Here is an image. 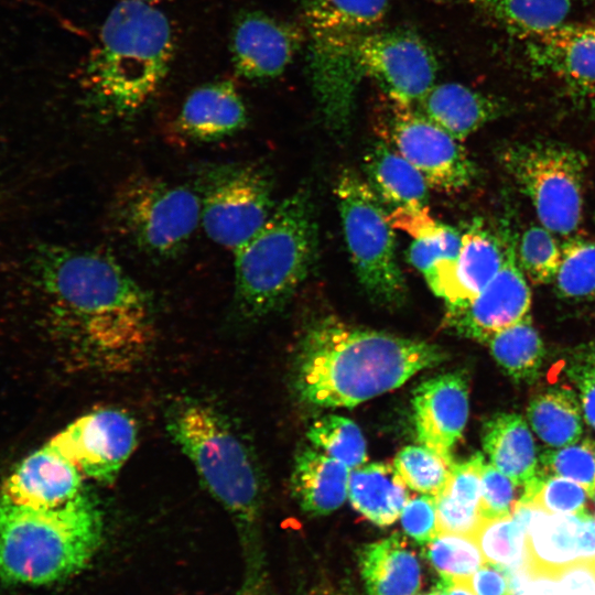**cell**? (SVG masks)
I'll return each mask as SVG.
<instances>
[{
  "instance_id": "cell-46",
  "label": "cell",
  "mask_w": 595,
  "mask_h": 595,
  "mask_svg": "<svg viewBox=\"0 0 595 595\" xmlns=\"http://www.w3.org/2000/svg\"><path fill=\"white\" fill-rule=\"evenodd\" d=\"M464 580L476 595H508L507 575L490 563L486 562Z\"/></svg>"
},
{
  "instance_id": "cell-50",
  "label": "cell",
  "mask_w": 595,
  "mask_h": 595,
  "mask_svg": "<svg viewBox=\"0 0 595 595\" xmlns=\"http://www.w3.org/2000/svg\"><path fill=\"white\" fill-rule=\"evenodd\" d=\"M421 595H447L446 580L442 578L431 592Z\"/></svg>"
},
{
  "instance_id": "cell-7",
  "label": "cell",
  "mask_w": 595,
  "mask_h": 595,
  "mask_svg": "<svg viewBox=\"0 0 595 595\" xmlns=\"http://www.w3.org/2000/svg\"><path fill=\"white\" fill-rule=\"evenodd\" d=\"M391 0H302L304 42L313 95L327 129L342 137L350 127L364 79L359 53L379 29Z\"/></svg>"
},
{
  "instance_id": "cell-27",
  "label": "cell",
  "mask_w": 595,
  "mask_h": 595,
  "mask_svg": "<svg viewBox=\"0 0 595 595\" xmlns=\"http://www.w3.org/2000/svg\"><path fill=\"white\" fill-rule=\"evenodd\" d=\"M581 513H549L537 508L529 523L526 540V566L530 573L556 575L580 560Z\"/></svg>"
},
{
  "instance_id": "cell-47",
  "label": "cell",
  "mask_w": 595,
  "mask_h": 595,
  "mask_svg": "<svg viewBox=\"0 0 595 595\" xmlns=\"http://www.w3.org/2000/svg\"><path fill=\"white\" fill-rule=\"evenodd\" d=\"M578 555L580 560L595 559V518L586 511L581 513Z\"/></svg>"
},
{
  "instance_id": "cell-19",
  "label": "cell",
  "mask_w": 595,
  "mask_h": 595,
  "mask_svg": "<svg viewBox=\"0 0 595 595\" xmlns=\"http://www.w3.org/2000/svg\"><path fill=\"white\" fill-rule=\"evenodd\" d=\"M247 122V107L229 80H214L195 88L177 118L181 132L197 142L226 139L241 131Z\"/></svg>"
},
{
  "instance_id": "cell-52",
  "label": "cell",
  "mask_w": 595,
  "mask_h": 595,
  "mask_svg": "<svg viewBox=\"0 0 595 595\" xmlns=\"http://www.w3.org/2000/svg\"><path fill=\"white\" fill-rule=\"evenodd\" d=\"M142 1H147V2H150V1H152V0H142Z\"/></svg>"
},
{
  "instance_id": "cell-9",
  "label": "cell",
  "mask_w": 595,
  "mask_h": 595,
  "mask_svg": "<svg viewBox=\"0 0 595 595\" xmlns=\"http://www.w3.org/2000/svg\"><path fill=\"white\" fill-rule=\"evenodd\" d=\"M345 241L359 283L376 302L402 304L408 286L397 258V246L383 205L368 182L345 169L335 184Z\"/></svg>"
},
{
  "instance_id": "cell-15",
  "label": "cell",
  "mask_w": 595,
  "mask_h": 595,
  "mask_svg": "<svg viewBox=\"0 0 595 595\" xmlns=\"http://www.w3.org/2000/svg\"><path fill=\"white\" fill-rule=\"evenodd\" d=\"M530 306L531 291L508 231L505 260L496 277L469 302L446 306L444 323L464 337L487 343L496 333L528 316Z\"/></svg>"
},
{
  "instance_id": "cell-21",
  "label": "cell",
  "mask_w": 595,
  "mask_h": 595,
  "mask_svg": "<svg viewBox=\"0 0 595 595\" xmlns=\"http://www.w3.org/2000/svg\"><path fill=\"white\" fill-rule=\"evenodd\" d=\"M419 111L458 141L506 113L505 100L458 83L434 85Z\"/></svg>"
},
{
  "instance_id": "cell-24",
  "label": "cell",
  "mask_w": 595,
  "mask_h": 595,
  "mask_svg": "<svg viewBox=\"0 0 595 595\" xmlns=\"http://www.w3.org/2000/svg\"><path fill=\"white\" fill-rule=\"evenodd\" d=\"M368 184L380 202L392 209L428 208L429 188L424 176L386 142H376L364 155Z\"/></svg>"
},
{
  "instance_id": "cell-20",
  "label": "cell",
  "mask_w": 595,
  "mask_h": 595,
  "mask_svg": "<svg viewBox=\"0 0 595 595\" xmlns=\"http://www.w3.org/2000/svg\"><path fill=\"white\" fill-rule=\"evenodd\" d=\"M533 57L573 87L595 96V21L524 36Z\"/></svg>"
},
{
  "instance_id": "cell-10",
  "label": "cell",
  "mask_w": 595,
  "mask_h": 595,
  "mask_svg": "<svg viewBox=\"0 0 595 595\" xmlns=\"http://www.w3.org/2000/svg\"><path fill=\"white\" fill-rule=\"evenodd\" d=\"M498 160L519 190L530 199L543 227L569 236L582 221L586 155L556 141L506 144Z\"/></svg>"
},
{
  "instance_id": "cell-22",
  "label": "cell",
  "mask_w": 595,
  "mask_h": 595,
  "mask_svg": "<svg viewBox=\"0 0 595 595\" xmlns=\"http://www.w3.org/2000/svg\"><path fill=\"white\" fill-rule=\"evenodd\" d=\"M507 232H494L480 218L470 223L462 234L453 293L446 306L469 302L496 277L505 260Z\"/></svg>"
},
{
  "instance_id": "cell-44",
  "label": "cell",
  "mask_w": 595,
  "mask_h": 595,
  "mask_svg": "<svg viewBox=\"0 0 595 595\" xmlns=\"http://www.w3.org/2000/svg\"><path fill=\"white\" fill-rule=\"evenodd\" d=\"M400 517L404 532L420 544H426L439 532L434 496L409 498Z\"/></svg>"
},
{
  "instance_id": "cell-53",
  "label": "cell",
  "mask_w": 595,
  "mask_h": 595,
  "mask_svg": "<svg viewBox=\"0 0 595 595\" xmlns=\"http://www.w3.org/2000/svg\"><path fill=\"white\" fill-rule=\"evenodd\" d=\"M593 498H594V501H595V495H594V497H593Z\"/></svg>"
},
{
  "instance_id": "cell-30",
  "label": "cell",
  "mask_w": 595,
  "mask_h": 595,
  "mask_svg": "<svg viewBox=\"0 0 595 595\" xmlns=\"http://www.w3.org/2000/svg\"><path fill=\"white\" fill-rule=\"evenodd\" d=\"M581 405L570 389H550L536 396L528 407V419L547 444L563 447L580 440L583 426Z\"/></svg>"
},
{
  "instance_id": "cell-4",
  "label": "cell",
  "mask_w": 595,
  "mask_h": 595,
  "mask_svg": "<svg viewBox=\"0 0 595 595\" xmlns=\"http://www.w3.org/2000/svg\"><path fill=\"white\" fill-rule=\"evenodd\" d=\"M174 48L162 11L147 1L121 0L106 17L84 67L87 106L106 121L136 115L165 79Z\"/></svg>"
},
{
  "instance_id": "cell-36",
  "label": "cell",
  "mask_w": 595,
  "mask_h": 595,
  "mask_svg": "<svg viewBox=\"0 0 595 595\" xmlns=\"http://www.w3.org/2000/svg\"><path fill=\"white\" fill-rule=\"evenodd\" d=\"M453 459L425 447L410 445L396 456L393 466L407 487L431 496H437L447 484Z\"/></svg>"
},
{
  "instance_id": "cell-41",
  "label": "cell",
  "mask_w": 595,
  "mask_h": 595,
  "mask_svg": "<svg viewBox=\"0 0 595 595\" xmlns=\"http://www.w3.org/2000/svg\"><path fill=\"white\" fill-rule=\"evenodd\" d=\"M461 246L462 234L456 228L437 221L431 230L414 238L407 258L424 275L442 261L456 260Z\"/></svg>"
},
{
  "instance_id": "cell-43",
  "label": "cell",
  "mask_w": 595,
  "mask_h": 595,
  "mask_svg": "<svg viewBox=\"0 0 595 595\" xmlns=\"http://www.w3.org/2000/svg\"><path fill=\"white\" fill-rule=\"evenodd\" d=\"M567 372L578 389L584 419L595 429V346L577 348L570 359Z\"/></svg>"
},
{
  "instance_id": "cell-26",
  "label": "cell",
  "mask_w": 595,
  "mask_h": 595,
  "mask_svg": "<svg viewBox=\"0 0 595 595\" xmlns=\"http://www.w3.org/2000/svg\"><path fill=\"white\" fill-rule=\"evenodd\" d=\"M483 447L490 464L519 487H526L539 473L533 437L519 414L490 418L483 428Z\"/></svg>"
},
{
  "instance_id": "cell-35",
  "label": "cell",
  "mask_w": 595,
  "mask_h": 595,
  "mask_svg": "<svg viewBox=\"0 0 595 595\" xmlns=\"http://www.w3.org/2000/svg\"><path fill=\"white\" fill-rule=\"evenodd\" d=\"M307 437L315 447L323 450V453L349 469L361 466L367 459L361 431L349 419L338 415L321 416L310 425Z\"/></svg>"
},
{
  "instance_id": "cell-42",
  "label": "cell",
  "mask_w": 595,
  "mask_h": 595,
  "mask_svg": "<svg viewBox=\"0 0 595 595\" xmlns=\"http://www.w3.org/2000/svg\"><path fill=\"white\" fill-rule=\"evenodd\" d=\"M519 486L493 464H484L480 480V513L483 519L510 516L520 497Z\"/></svg>"
},
{
  "instance_id": "cell-51",
  "label": "cell",
  "mask_w": 595,
  "mask_h": 595,
  "mask_svg": "<svg viewBox=\"0 0 595 595\" xmlns=\"http://www.w3.org/2000/svg\"><path fill=\"white\" fill-rule=\"evenodd\" d=\"M307 595H342V594H338V593H335L333 591H313L311 593H309Z\"/></svg>"
},
{
  "instance_id": "cell-28",
  "label": "cell",
  "mask_w": 595,
  "mask_h": 595,
  "mask_svg": "<svg viewBox=\"0 0 595 595\" xmlns=\"http://www.w3.org/2000/svg\"><path fill=\"white\" fill-rule=\"evenodd\" d=\"M348 496L353 507L377 526L393 523L409 499L407 486L389 463L354 468L349 475Z\"/></svg>"
},
{
  "instance_id": "cell-2",
  "label": "cell",
  "mask_w": 595,
  "mask_h": 595,
  "mask_svg": "<svg viewBox=\"0 0 595 595\" xmlns=\"http://www.w3.org/2000/svg\"><path fill=\"white\" fill-rule=\"evenodd\" d=\"M445 351L425 340L318 320L304 335L295 388L306 403L351 408L393 390L424 368L441 364Z\"/></svg>"
},
{
  "instance_id": "cell-14",
  "label": "cell",
  "mask_w": 595,
  "mask_h": 595,
  "mask_svg": "<svg viewBox=\"0 0 595 595\" xmlns=\"http://www.w3.org/2000/svg\"><path fill=\"white\" fill-rule=\"evenodd\" d=\"M138 440L136 421L116 408L94 410L67 425L48 444L79 472L102 484L112 483Z\"/></svg>"
},
{
  "instance_id": "cell-34",
  "label": "cell",
  "mask_w": 595,
  "mask_h": 595,
  "mask_svg": "<svg viewBox=\"0 0 595 595\" xmlns=\"http://www.w3.org/2000/svg\"><path fill=\"white\" fill-rule=\"evenodd\" d=\"M553 283L564 299H595V242L578 237L566 239Z\"/></svg>"
},
{
  "instance_id": "cell-37",
  "label": "cell",
  "mask_w": 595,
  "mask_h": 595,
  "mask_svg": "<svg viewBox=\"0 0 595 595\" xmlns=\"http://www.w3.org/2000/svg\"><path fill=\"white\" fill-rule=\"evenodd\" d=\"M424 555L442 578H466L486 563L473 536L437 532L424 544Z\"/></svg>"
},
{
  "instance_id": "cell-39",
  "label": "cell",
  "mask_w": 595,
  "mask_h": 595,
  "mask_svg": "<svg viewBox=\"0 0 595 595\" xmlns=\"http://www.w3.org/2000/svg\"><path fill=\"white\" fill-rule=\"evenodd\" d=\"M587 496V491L580 484L539 470L534 479L522 488L518 501L549 513L575 515L585 511Z\"/></svg>"
},
{
  "instance_id": "cell-5",
  "label": "cell",
  "mask_w": 595,
  "mask_h": 595,
  "mask_svg": "<svg viewBox=\"0 0 595 595\" xmlns=\"http://www.w3.org/2000/svg\"><path fill=\"white\" fill-rule=\"evenodd\" d=\"M101 532L100 510L91 494L57 509L0 498V578L30 586L64 581L90 562Z\"/></svg>"
},
{
  "instance_id": "cell-6",
  "label": "cell",
  "mask_w": 595,
  "mask_h": 595,
  "mask_svg": "<svg viewBox=\"0 0 595 595\" xmlns=\"http://www.w3.org/2000/svg\"><path fill=\"white\" fill-rule=\"evenodd\" d=\"M318 249L309 188L285 197L234 253V303L249 320L281 309L310 274Z\"/></svg>"
},
{
  "instance_id": "cell-18",
  "label": "cell",
  "mask_w": 595,
  "mask_h": 595,
  "mask_svg": "<svg viewBox=\"0 0 595 595\" xmlns=\"http://www.w3.org/2000/svg\"><path fill=\"white\" fill-rule=\"evenodd\" d=\"M413 419L419 442L452 458L468 418V378L463 371L435 376L413 392Z\"/></svg>"
},
{
  "instance_id": "cell-31",
  "label": "cell",
  "mask_w": 595,
  "mask_h": 595,
  "mask_svg": "<svg viewBox=\"0 0 595 595\" xmlns=\"http://www.w3.org/2000/svg\"><path fill=\"white\" fill-rule=\"evenodd\" d=\"M475 1L497 21L523 37L563 25L573 6V0Z\"/></svg>"
},
{
  "instance_id": "cell-45",
  "label": "cell",
  "mask_w": 595,
  "mask_h": 595,
  "mask_svg": "<svg viewBox=\"0 0 595 595\" xmlns=\"http://www.w3.org/2000/svg\"><path fill=\"white\" fill-rule=\"evenodd\" d=\"M561 595H595V559L578 560L556 574Z\"/></svg>"
},
{
  "instance_id": "cell-38",
  "label": "cell",
  "mask_w": 595,
  "mask_h": 595,
  "mask_svg": "<svg viewBox=\"0 0 595 595\" xmlns=\"http://www.w3.org/2000/svg\"><path fill=\"white\" fill-rule=\"evenodd\" d=\"M517 247L518 264L532 283L554 282L561 262V246L553 232L542 225H532L522 232Z\"/></svg>"
},
{
  "instance_id": "cell-48",
  "label": "cell",
  "mask_w": 595,
  "mask_h": 595,
  "mask_svg": "<svg viewBox=\"0 0 595 595\" xmlns=\"http://www.w3.org/2000/svg\"><path fill=\"white\" fill-rule=\"evenodd\" d=\"M524 595H561L556 575L530 573Z\"/></svg>"
},
{
  "instance_id": "cell-40",
  "label": "cell",
  "mask_w": 595,
  "mask_h": 595,
  "mask_svg": "<svg viewBox=\"0 0 595 595\" xmlns=\"http://www.w3.org/2000/svg\"><path fill=\"white\" fill-rule=\"evenodd\" d=\"M545 475L561 476L580 484L589 497L595 495V444L591 440L573 443L541 455Z\"/></svg>"
},
{
  "instance_id": "cell-11",
  "label": "cell",
  "mask_w": 595,
  "mask_h": 595,
  "mask_svg": "<svg viewBox=\"0 0 595 595\" xmlns=\"http://www.w3.org/2000/svg\"><path fill=\"white\" fill-rule=\"evenodd\" d=\"M195 190L201 227L210 240L232 252L264 225L275 207L271 176L255 163L208 166Z\"/></svg>"
},
{
  "instance_id": "cell-3",
  "label": "cell",
  "mask_w": 595,
  "mask_h": 595,
  "mask_svg": "<svg viewBox=\"0 0 595 595\" xmlns=\"http://www.w3.org/2000/svg\"><path fill=\"white\" fill-rule=\"evenodd\" d=\"M165 426L234 521L245 560L240 595H262L259 540L263 491L249 445L220 411L193 398L178 399L169 407Z\"/></svg>"
},
{
  "instance_id": "cell-13",
  "label": "cell",
  "mask_w": 595,
  "mask_h": 595,
  "mask_svg": "<svg viewBox=\"0 0 595 595\" xmlns=\"http://www.w3.org/2000/svg\"><path fill=\"white\" fill-rule=\"evenodd\" d=\"M365 77L374 79L397 104L416 105L435 85L437 61L430 45L405 29L376 30L359 53Z\"/></svg>"
},
{
  "instance_id": "cell-1",
  "label": "cell",
  "mask_w": 595,
  "mask_h": 595,
  "mask_svg": "<svg viewBox=\"0 0 595 595\" xmlns=\"http://www.w3.org/2000/svg\"><path fill=\"white\" fill-rule=\"evenodd\" d=\"M31 270L86 366L122 374L143 361L155 336L153 303L115 257L46 244L35 249Z\"/></svg>"
},
{
  "instance_id": "cell-17",
  "label": "cell",
  "mask_w": 595,
  "mask_h": 595,
  "mask_svg": "<svg viewBox=\"0 0 595 595\" xmlns=\"http://www.w3.org/2000/svg\"><path fill=\"white\" fill-rule=\"evenodd\" d=\"M88 495L79 469L47 443L15 467L0 498L36 509H57Z\"/></svg>"
},
{
  "instance_id": "cell-16",
  "label": "cell",
  "mask_w": 595,
  "mask_h": 595,
  "mask_svg": "<svg viewBox=\"0 0 595 595\" xmlns=\"http://www.w3.org/2000/svg\"><path fill=\"white\" fill-rule=\"evenodd\" d=\"M304 30L260 11H247L235 21L230 55L236 73L249 80L280 76L304 43Z\"/></svg>"
},
{
  "instance_id": "cell-49",
  "label": "cell",
  "mask_w": 595,
  "mask_h": 595,
  "mask_svg": "<svg viewBox=\"0 0 595 595\" xmlns=\"http://www.w3.org/2000/svg\"><path fill=\"white\" fill-rule=\"evenodd\" d=\"M445 580L447 595H476L464 578Z\"/></svg>"
},
{
  "instance_id": "cell-12",
  "label": "cell",
  "mask_w": 595,
  "mask_h": 595,
  "mask_svg": "<svg viewBox=\"0 0 595 595\" xmlns=\"http://www.w3.org/2000/svg\"><path fill=\"white\" fill-rule=\"evenodd\" d=\"M382 137L426 180L445 193L461 192L478 175L462 142L410 106L390 100L381 123Z\"/></svg>"
},
{
  "instance_id": "cell-33",
  "label": "cell",
  "mask_w": 595,
  "mask_h": 595,
  "mask_svg": "<svg viewBox=\"0 0 595 595\" xmlns=\"http://www.w3.org/2000/svg\"><path fill=\"white\" fill-rule=\"evenodd\" d=\"M473 537L487 563L502 569L527 565V529L511 515L483 519Z\"/></svg>"
},
{
  "instance_id": "cell-29",
  "label": "cell",
  "mask_w": 595,
  "mask_h": 595,
  "mask_svg": "<svg viewBox=\"0 0 595 595\" xmlns=\"http://www.w3.org/2000/svg\"><path fill=\"white\" fill-rule=\"evenodd\" d=\"M484 457L477 453L453 464L444 489L435 496L439 532L473 536L483 520L480 480Z\"/></svg>"
},
{
  "instance_id": "cell-23",
  "label": "cell",
  "mask_w": 595,
  "mask_h": 595,
  "mask_svg": "<svg viewBox=\"0 0 595 595\" xmlns=\"http://www.w3.org/2000/svg\"><path fill=\"white\" fill-rule=\"evenodd\" d=\"M358 565L368 595H415L420 588V563L399 533L365 544Z\"/></svg>"
},
{
  "instance_id": "cell-25",
  "label": "cell",
  "mask_w": 595,
  "mask_h": 595,
  "mask_svg": "<svg viewBox=\"0 0 595 595\" xmlns=\"http://www.w3.org/2000/svg\"><path fill=\"white\" fill-rule=\"evenodd\" d=\"M350 469L313 448L301 451L294 463L291 485L301 508L323 516L339 508L348 495Z\"/></svg>"
},
{
  "instance_id": "cell-32",
  "label": "cell",
  "mask_w": 595,
  "mask_h": 595,
  "mask_svg": "<svg viewBox=\"0 0 595 595\" xmlns=\"http://www.w3.org/2000/svg\"><path fill=\"white\" fill-rule=\"evenodd\" d=\"M487 344L496 361L515 379H532L542 365L544 345L529 315L493 335Z\"/></svg>"
},
{
  "instance_id": "cell-8",
  "label": "cell",
  "mask_w": 595,
  "mask_h": 595,
  "mask_svg": "<svg viewBox=\"0 0 595 595\" xmlns=\"http://www.w3.org/2000/svg\"><path fill=\"white\" fill-rule=\"evenodd\" d=\"M109 219L113 230L141 252L172 258L201 227V201L195 188L138 174L117 187Z\"/></svg>"
}]
</instances>
